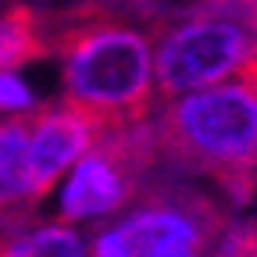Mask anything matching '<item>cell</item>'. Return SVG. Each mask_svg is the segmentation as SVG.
Listing matches in <instances>:
<instances>
[{
	"label": "cell",
	"instance_id": "6da1fadb",
	"mask_svg": "<svg viewBox=\"0 0 257 257\" xmlns=\"http://www.w3.org/2000/svg\"><path fill=\"white\" fill-rule=\"evenodd\" d=\"M150 15L143 4L89 0L50 15V54L61 57L64 100L100 118L107 128L143 121L157 107Z\"/></svg>",
	"mask_w": 257,
	"mask_h": 257
},
{
	"label": "cell",
	"instance_id": "7a4b0ae2",
	"mask_svg": "<svg viewBox=\"0 0 257 257\" xmlns=\"http://www.w3.org/2000/svg\"><path fill=\"white\" fill-rule=\"evenodd\" d=\"M150 128L161 165L214 182L232 204L257 197V64L161 100Z\"/></svg>",
	"mask_w": 257,
	"mask_h": 257
},
{
	"label": "cell",
	"instance_id": "3957f363",
	"mask_svg": "<svg viewBox=\"0 0 257 257\" xmlns=\"http://www.w3.org/2000/svg\"><path fill=\"white\" fill-rule=\"evenodd\" d=\"M157 104L257 64V0H204L150 25Z\"/></svg>",
	"mask_w": 257,
	"mask_h": 257
},
{
	"label": "cell",
	"instance_id": "277c9868",
	"mask_svg": "<svg viewBox=\"0 0 257 257\" xmlns=\"http://www.w3.org/2000/svg\"><path fill=\"white\" fill-rule=\"evenodd\" d=\"M229 221V207L218 197L172 179H147L125 214L100 225L86 253L96 257H197L214 253Z\"/></svg>",
	"mask_w": 257,
	"mask_h": 257
},
{
	"label": "cell",
	"instance_id": "5b68a950",
	"mask_svg": "<svg viewBox=\"0 0 257 257\" xmlns=\"http://www.w3.org/2000/svg\"><path fill=\"white\" fill-rule=\"evenodd\" d=\"M161 165L150 118L114 125L79 161L61 197V221H100L125 211Z\"/></svg>",
	"mask_w": 257,
	"mask_h": 257
},
{
	"label": "cell",
	"instance_id": "8992f818",
	"mask_svg": "<svg viewBox=\"0 0 257 257\" xmlns=\"http://www.w3.org/2000/svg\"><path fill=\"white\" fill-rule=\"evenodd\" d=\"M104 133H107V125L100 118H93L89 111H82L68 100L32 114L29 157H32V172H36V186L43 197Z\"/></svg>",
	"mask_w": 257,
	"mask_h": 257
},
{
	"label": "cell",
	"instance_id": "52a82bcc",
	"mask_svg": "<svg viewBox=\"0 0 257 257\" xmlns=\"http://www.w3.org/2000/svg\"><path fill=\"white\" fill-rule=\"evenodd\" d=\"M29 128L32 111L0 118V232L36 218V207L43 200L29 157Z\"/></svg>",
	"mask_w": 257,
	"mask_h": 257
},
{
	"label": "cell",
	"instance_id": "ba28073f",
	"mask_svg": "<svg viewBox=\"0 0 257 257\" xmlns=\"http://www.w3.org/2000/svg\"><path fill=\"white\" fill-rule=\"evenodd\" d=\"M40 57H50V15L29 4L0 8V72Z\"/></svg>",
	"mask_w": 257,
	"mask_h": 257
},
{
	"label": "cell",
	"instance_id": "9c48e42d",
	"mask_svg": "<svg viewBox=\"0 0 257 257\" xmlns=\"http://www.w3.org/2000/svg\"><path fill=\"white\" fill-rule=\"evenodd\" d=\"M79 257L86 253V236L72 221H36L29 218L0 232V257Z\"/></svg>",
	"mask_w": 257,
	"mask_h": 257
},
{
	"label": "cell",
	"instance_id": "30bf717a",
	"mask_svg": "<svg viewBox=\"0 0 257 257\" xmlns=\"http://www.w3.org/2000/svg\"><path fill=\"white\" fill-rule=\"evenodd\" d=\"M214 253H257V218H229L214 243Z\"/></svg>",
	"mask_w": 257,
	"mask_h": 257
},
{
	"label": "cell",
	"instance_id": "8fae6325",
	"mask_svg": "<svg viewBox=\"0 0 257 257\" xmlns=\"http://www.w3.org/2000/svg\"><path fill=\"white\" fill-rule=\"evenodd\" d=\"M15 111H32V89L18 75L0 72V114H15Z\"/></svg>",
	"mask_w": 257,
	"mask_h": 257
},
{
	"label": "cell",
	"instance_id": "7c38bea8",
	"mask_svg": "<svg viewBox=\"0 0 257 257\" xmlns=\"http://www.w3.org/2000/svg\"><path fill=\"white\" fill-rule=\"evenodd\" d=\"M100 4H125V0H100Z\"/></svg>",
	"mask_w": 257,
	"mask_h": 257
}]
</instances>
